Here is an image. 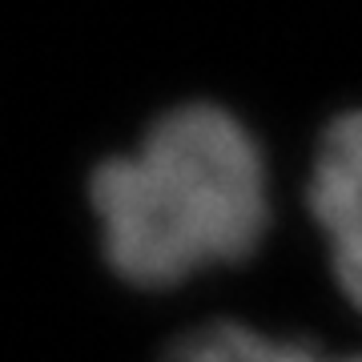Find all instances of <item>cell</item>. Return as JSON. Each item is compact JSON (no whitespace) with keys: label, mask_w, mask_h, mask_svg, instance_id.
I'll return each instance as SVG.
<instances>
[{"label":"cell","mask_w":362,"mask_h":362,"mask_svg":"<svg viewBox=\"0 0 362 362\" xmlns=\"http://www.w3.org/2000/svg\"><path fill=\"white\" fill-rule=\"evenodd\" d=\"M310 342L266 338L246 322H202L173 338L157 362H298Z\"/></svg>","instance_id":"3957f363"},{"label":"cell","mask_w":362,"mask_h":362,"mask_svg":"<svg viewBox=\"0 0 362 362\" xmlns=\"http://www.w3.org/2000/svg\"><path fill=\"white\" fill-rule=\"evenodd\" d=\"M306 206L326 233L338 290L362 310V109L334 117L322 129Z\"/></svg>","instance_id":"7a4b0ae2"},{"label":"cell","mask_w":362,"mask_h":362,"mask_svg":"<svg viewBox=\"0 0 362 362\" xmlns=\"http://www.w3.org/2000/svg\"><path fill=\"white\" fill-rule=\"evenodd\" d=\"M298 362H362V354H354V358H326V354H318L314 346H306V354H302Z\"/></svg>","instance_id":"277c9868"},{"label":"cell","mask_w":362,"mask_h":362,"mask_svg":"<svg viewBox=\"0 0 362 362\" xmlns=\"http://www.w3.org/2000/svg\"><path fill=\"white\" fill-rule=\"evenodd\" d=\"M89 202L109 270L141 290L246 262L270 230L262 149L214 101L169 109L137 153L105 157L89 177Z\"/></svg>","instance_id":"6da1fadb"}]
</instances>
